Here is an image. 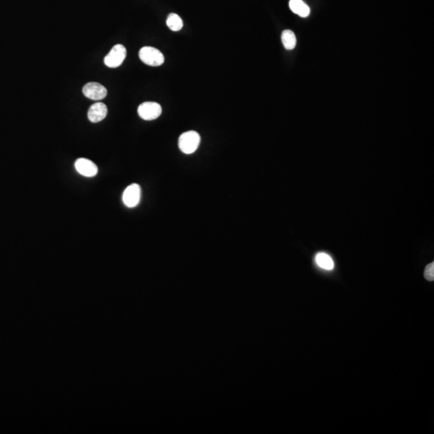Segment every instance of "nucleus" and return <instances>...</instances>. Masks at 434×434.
I'll return each mask as SVG.
<instances>
[{"mask_svg": "<svg viewBox=\"0 0 434 434\" xmlns=\"http://www.w3.org/2000/svg\"><path fill=\"white\" fill-rule=\"evenodd\" d=\"M127 57V49L122 44H116L110 52L106 55L104 63L107 67L117 68L121 66Z\"/></svg>", "mask_w": 434, "mask_h": 434, "instance_id": "nucleus-3", "label": "nucleus"}, {"mask_svg": "<svg viewBox=\"0 0 434 434\" xmlns=\"http://www.w3.org/2000/svg\"><path fill=\"white\" fill-rule=\"evenodd\" d=\"M141 199V189L139 184L133 183L127 187L123 193V203L128 208H135L139 204Z\"/></svg>", "mask_w": 434, "mask_h": 434, "instance_id": "nucleus-5", "label": "nucleus"}, {"mask_svg": "<svg viewBox=\"0 0 434 434\" xmlns=\"http://www.w3.org/2000/svg\"><path fill=\"white\" fill-rule=\"evenodd\" d=\"M315 262L319 267L326 270H332L334 264L332 258L328 254L325 253H319L315 257Z\"/></svg>", "mask_w": 434, "mask_h": 434, "instance_id": "nucleus-10", "label": "nucleus"}, {"mask_svg": "<svg viewBox=\"0 0 434 434\" xmlns=\"http://www.w3.org/2000/svg\"><path fill=\"white\" fill-rule=\"evenodd\" d=\"M282 41L285 48L287 50H292L295 48L297 39L295 34L290 30H285L282 34Z\"/></svg>", "mask_w": 434, "mask_h": 434, "instance_id": "nucleus-11", "label": "nucleus"}, {"mask_svg": "<svg viewBox=\"0 0 434 434\" xmlns=\"http://www.w3.org/2000/svg\"><path fill=\"white\" fill-rule=\"evenodd\" d=\"M139 117L146 121H152L161 115L162 107L157 102H146L138 108Z\"/></svg>", "mask_w": 434, "mask_h": 434, "instance_id": "nucleus-4", "label": "nucleus"}, {"mask_svg": "<svg viewBox=\"0 0 434 434\" xmlns=\"http://www.w3.org/2000/svg\"><path fill=\"white\" fill-rule=\"evenodd\" d=\"M107 106L102 102H97L91 106L88 111V120L91 122L97 123L106 118L107 116Z\"/></svg>", "mask_w": 434, "mask_h": 434, "instance_id": "nucleus-8", "label": "nucleus"}, {"mask_svg": "<svg viewBox=\"0 0 434 434\" xmlns=\"http://www.w3.org/2000/svg\"><path fill=\"white\" fill-rule=\"evenodd\" d=\"M167 25L168 26L171 31H180L183 26L182 19L177 14H170L167 19Z\"/></svg>", "mask_w": 434, "mask_h": 434, "instance_id": "nucleus-12", "label": "nucleus"}, {"mask_svg": "<svg viewBox=\"0 0 434 434\" xmlns=\"http://www.w3.org/2000/svg\"><path fill=\"white\" fill-rule=\"evenodd\" d=\"M139 58L143 63L152 67H158L164 63V54L153 47H143L139 51Z\"/></svg>", "mask_w": 434, "mask_h": 434, "instance_id": "nucleus-2", "label": "nucleus"}, {"mask_svg": "<svg viewBox=\"0 0 434 434\" xmlns=\"http://www.w3.org/2000/svg\"><path fill=\"white\" fill-rule=\"evenodd\" d=\"M75 168L79 174L83 176L94 177L98 174V167L89 160L80 158L76 161Z\"/></svg>", "mask_w": 434, "mask_h": 434, "instance_id": "nucleus-7", "label": "nucleus"}, {"mask_svg": "<svg viewBox=\"0 0 434 434\" xmlns=\"http://www.w3.org/2000/svg\"><path fill=\"white\" fill-rule=\"evenodd\" d=\"M200 143V136L196 131H188L180 135L179 139V147L184 154L194 153Z\"/></svg>", "mask_w": 434, "mask_h": 434, "instance_id": "nucleus-1", "label": "nucleus"}, {"mask_svg": "<svg viewBox=\"0 0 434 434\" xmlns=\"http://www.w3.org/2000/svg\"><path fill=\"white\" fill-rule=\"evenodd\" d=\"M424 276H425V278L428 281H430V282H432L434 280V263L432 262V263L428 264L427 265L425 269V272H424Z\"/></svg>", "mask_w": 434, "mask_h": 434, "instance_id": "nucleus-13", "label": "nucleus"}, {"mask_svg": "<svg viewBox=\"0 0 434 434\" xmlns=\"http://www.w3.org/2000/svg\"><path fill=\"white\" fill-rule=\"evenodd\" d=\"M83 94L91 100H102L107 96L106 87L98 82H88L83 87Z\"/></svg>", "mask_w": 434, "mask_h": 434, "instance_id": "nucleus-6", "label": "nucleus"}, {"mask_svg": "<svg viewBox=\"0 0 434 434\" xmlns=\"http://www.w3.org/2000/svg\"><path fill=\"white\" fill-rule=\"evenodd\" d=\"M289 6L294 13L302 18L307 17L311 13L309 7L302 0H290Z\"/></svg>", "mask_w": 434, "mask_h": 434, "instance_id": "nucleus-9", "label": "nucleus"}]
</instances>
